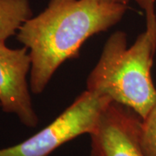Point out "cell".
Returning a JSON list of instances; mask_svg holds the SVG:
<instances>
[{
	"mask_svg": "<svg viewBox=\"0 0 156 156\" xmlns=\"http://www.w3.org/2000/svg\"><path fill=\"white\" fill-rule=\"evenodd\" d=\"M126 11L125 5L102 0H50L26 20L16 36L31 57V93H43L58 68L78 56L87 39L115 26Z\"/></svg>",
	"mask_w": 156,
	"mask_h": 156,
	"instance_id": "1",
	"label": "cell"
},
{
	"mask_svg": "<svg viewBox=\"0 0 156 156\" xmlns=\"http://www.w3.org/2000/svg\"><path fill=\"white\" fill-rule=\"evenodd\" d=\"M144 9L145 31L130 47L127 34L115 31L104 44L87 79V90L128 107L141 120L156 103V88L151 75L156 50V15L154 6Z\"/></svg>",
	"mask_w": 156,
	"mask_h": 156,
	"instance_id": "2",
	"label": "cell"
},
{
	"mask_svg": "<svg viewBox=\"0 0 156 156\" xmlns=\"http://www.w3.org/2000/svg\"><path fill=\"white\" fill-rule=\"evenodd\" d=\"M110 101L108 97L86 89L48 126L23 142L0 149V156H50L66 142L93 134Z\"/></svg>",
	"mask_w": 156,
	"mask_h": 156,
	"instance_id": "3",
	"label": "cell"
},
{
	"mask_svg": "<svg viewBox=\"0 0 156 156\" xmlns=\"http://www.w3.org/2000/svg\"><path fill=\"white\" fill-rule=\"evenodd\" d=\"M30 69L31 57L26 47L11 49L0 43V107L17 115L25 127L35 128L39 120L27 81Z\"/></svg>",
	"mask_w": 156,
	"mask_h": 156,
	"instance_id": "4",
	"label": "cell"
},
{
	"mask_svg": "<svg viewBox=\"0 0 156 156\" xmlns=\"http://www.w3.org/2000/svg\"><path fill=\"white\" fill-rule=\"evenodd\" d=\"M141 118L132 109L110 101L101 115L91 143L101 156H145L140 143Z\"/></svg>",
	"mask_w": 156,
	"mask_h": 156,
	"instance_id": "5",
	"label": "cell"
},
{
	"mask_svg": "<svg viewBox=\"0 0 156 156\" xmlns=\"http://www.w3.org/2000/svg\"><path fill=\"white\" fill-rule=\"evenodd\" d=\"M32 16L30 0H0V43L17 35L23 23Z\"/></svg>",
	"mask_w": 156,
	"mask_h": 156,
	"instance_id": "6",
	"label": "cell"
},
{
	"mask_svg": "<svg viewBox=\"0 0 156 156\" xmlns=\"http://www.w3.org/2000/svg\"><path fill=\"white\" fill-rule=\"evenodd\" d=\"M140 143L145 156H156V103L141 120Z\"/></svg>",
	"mask_w": 156,
	"mask_h": 156,
	"instance_id": "7",
	"label": "cell"
},
{
	"mask_svg": "<svg viewBox=\"0 0 156 156\" xmlns=\"http://www.w3.org/2000/svg\"><path fill=\"white\" fill-rule=\"evenodd\" d=\"M102 1H103V2H106V3L120 4V5H127L130 0H102Z\"/></svg>",
	"mask_w": 156,
	"mask_h": 156,
	"instance_id": "8",
	"label": "cell"
},
{
	"mask_svg": "<svg viewBox=\"0 0 156 156\" xmlns=\"http://www.w3.org/2000/svg\"><path fill=\"white\" fill-rule=\"evenodd\" d=\"M89 156H99V153L97 148L95 147V146L94 144L91 143V152H90V154Z\"/></svg>",
	"mask_w": 156,
	"mask_h": 156,
	"instance_id": "9",
	"label": "cell"
},
{
	"mask_svg": "<svg viewBox=\"0 0 156 156\" xmlns=\"http://www.w3.org/2000/svg\"><path fill=\"white\" fill-rule=\"evenodd\" d=\"M97 150H98V149H97ZM98 153H99V151H98ZM99 156H101V155H100V154H99Z\"/></svg>",
	"mask_w": 156,
	"mask_h": 156,
	"instance_id": "10",
	"label": "cell"
}]
</instances>
